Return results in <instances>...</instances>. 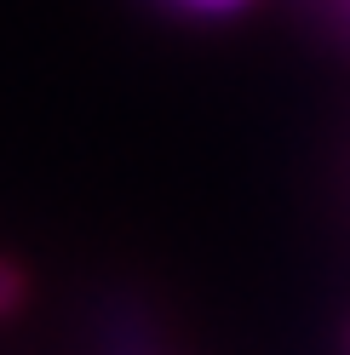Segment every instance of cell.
Wrapping results in <instances>:
<instances>
[{"label":"cell","instance_id":"7a4b0ae2","mask_svg":"<svg viewBox=\"0 0 350 355\" xmlns=\"http://www.w3.org/2000/svg\"><path fill=\"white\" fill-rule=\"evenodd\" d=\"M310 12L327 29V40H333L339 52H350V0H310Z\"/></svg>","mask_w":350,"mask_h":355},{"label":"cell","instance_id":"277c9868","mask_svg":"<svg viewBox=\"0 0 350 355\" xmlns=\"http://www.w3.org/2000/svg\"><path fill=\"white\" fill-rule=\"evenodd\" d=\"M178 12H195V17H224V12H242L247 0H167Z\"/></svg>","mask_w":350,"mask_h":355},{"label":"cell","instance_id":"6da1fadb","mask_svg":"<svg viewBox=\"0 0 350 355\" xmlns=\"http://www.w3.org/2000/svg\"><path fill=\"white\" fill-rule=\"evenodd\" d=\"M98 355H167L144 298L103 293V304H98Z\"/></svg>","mask_w":350,"mask_h":355},{"label":"cell","instance_id":"3957f363","mask_svg":"<svg viewBox=\"0 0 350 355\" xmlns=\"http://www.w3.org/2000/svg\"><path fill=\"white\" fill-rule=\"evenodd\" d=\"M17 304H24V275H17L12 263L0 258V315H12Z\"/></svg>","mask_w":350,"mask_h":355}]
</instances>
